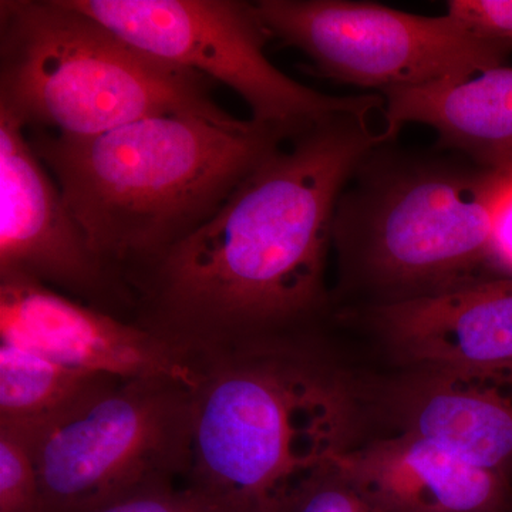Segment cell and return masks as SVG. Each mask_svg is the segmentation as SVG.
<instances>
[{"label": "cell", "mask_w": 512, "mask_h": 512, "mask_svg": "<svg viewBox=\"0 0 512 512\" xmlns=\"http://www.w3.org/2000/svg\"><path fill=\"white\" fill-rule=\"evenodd\" d=\"M382 96L384 128L393 138L406 124H424L436 131L439 150L512 175V67Z\"/></svg>", "instance_id": "cell-14"}, {"label": "cell", "mask_w": 512, "mask_h": 512, "mask_svg": "<svg viewBox=\"0 0 512 512\" xmlns=\"http://www.w3.org/2000/svg\"><path fill=\"white\" fill-rule=\"evenodd\" d=\"M396 433H413L468 463L510 476L512 366H414L380 390Z\"/></svg>", "instance_id": "cell-11"}, {"label": "cell", "mask_w": 512, "mask_h": 512, "mask_svg": "<svg viewBox=\"0 0 512 512\" xmlns=\"http://www.w3.org/2000/svg\"><path fill=\"white\" fill-rule=\"evenodd\" d=\"M0 512H45L32 447L8 426H0Z\"/></svg>", "instance_id": "cell-16"}, {"label": "cell", "mask_w": 512, "mask_h": 512, "mask_svg": "<svg viewBox=\"0 0 512 512\" xmlns=\"http://www.w3.org/2000/svg\"><path fill=\"white\" fill-rule=\"evenodd\" d=\"M0 340L121 380H170L194 390L202 377V357L173 340L25 276H0Z\"/></svg>", "instance_id": "cell-9"}, {"label": "cell", "mask_w": 512, "mask_h": 512, "mask_svg": "<svg viewBox=\"0 0 512 512\" xmlns=\"http://www.w3.org/2000/svg\"><path fill=\"white\" fill-rule=\"evenodd\" d=\"M292 512H390L363 493L338 468L323 477Z\"/></svg>", "instance_id": "cell-18"}, {"label": "cell", "mask_w": 512, "mask_h": 512, "mask_svg": "<svg viewBox=\"0 0 512 512\" xmlns=\"http://www.w3.org/2000/svg\"><path fill=\"white\" fill-rule=\"evenodd\" d=\"M211 80L137 49L66 0L0 2V113L29 130L90 137L185 114L238 127Z\"/></svg>", "instance_id": "cell-5"}, {"label": "cell", "mask_w": 512, "mask_h": 512, "mask_svg": "<svg viewBox=\"0 0 512 512\" xmlns=\"http://www.w3.org/2000/svg\"><path fill=\"white\" fill-rule=\"evenodd\" d=\"M369 117L335 114L256 165L207 224L133 279L140 325L208 356L325 312L340 194L373 148L394 141Z\"/></svg>", "instance_id": "cell-1"}, {"label": "cell", "mask_w": 512, "mask_h": 512, "mask_svg": "<svg viewBox=\"0 0 512 512\" xmlns=\"http://www.w3.org/2000/svg\"><path fill=\"white\" fill-rule=\"evenodd\" d=\"M147 55L217 80L241 97L252 120L302 133L339 113H383L382 94L328 96L303 86L265 56L271 39L254 2L66 0Z\"/></svg>", "instance_id": "cell-7"}, {"label": "cell", "mask_w": 512, "mask_h": 512, "mask_svg": "<svg viewBox=\"0 0 512 512\" xmlns=\"http://www.w3.org/2000/svg\"><path fill=\"white\" fill-rule=\"evenodd\" d=\"M191 427V390L154 379L113 380L59 419L12 429L32 447L45 512H97L188 473Z\"/></svg>", "instance_id": "cell-6"}, {"label": "cell", "mask_w": 512, "mask_h": 512, "mask_svg": "<svg viewBox=\"0 0 512 512\" xmlns=\"http://www.w3.org/2000/svg\"><path fill=\"white\" fill-rule=\"evenodd\" d=\"M335 467L390 512H512L510 476L417 434L350 448Z\"/></svg>", "instance_id": "cell-13"}, {"label": "cell", "mask_w": 512, "mask_h": 512, "mask_svg": "<svg viewBox=\"0 0 512 512\" xmlns=\"http://www.w3.org/2000/svg\"><path fill=\"white\" fill-rule=\"evenodd\" d=\"M392 144L363 158L336 204L340 289L369 308L500 278L491 237L512 175L436 147L406 153Z\"/></svg>", "instance_id": "cell-4"}, {"label": "cell", "mask_w": 512, "mask_h": 512, "mask_svg": "<svg viewBox=\"0 0 512 512\" xmlns=\"http://www.w3.org/2000/svg\"><path fill=\"white\" fill-rule=\"evenodd\" d=\"M447 15L481 39L512 47V0H450Z\"/></svg>", "instance_id": "cell-17"}, {"label": "cell", "mask_w": 512, "mask_h": 512, "mask_svg": "<svg viewBox=\"0 0 512 512\" xmlns=\"http://www.w3.org/2000/svg\"><path fill=\"white\" fill-rule=\"evenodd\" d=\"M104 266L130 284L221 210L252 170L296 134L185 114L90 137L26 131Z\"/></svg>", "instance_id": "cell-2"}, {"label": "cell", "mask_w": 512, "mask_h": 512, "mask_svg": "<svg viewBox=\"0 0 512 512\" xmlns=\"http://www.w3.org/2000/svg\"><path fill=\"white\" fill-rule=\"evenodd\" d=\"M362 313L404 367L512 366V276Z\"/></svg>", "instance_id": "cell-12"}, {"label": "cell", "mask_w": 512, "mask_h": 512, "mask_svg": "<svg viewBox=\"0 0 512 512\" xmlns=\"http://www.w3.org/2000/svg\"><path fill=\"white\" fill-rule=\"evenodd\" d=\"M491 256L498 276H512V177L495 208Z\"/></svg>", "instance_id": "cell-20"}, {"label": "cell", "mask_w": 512, "mask_h": 512, "mask_svg": "<svg viewBox=\"0 0 512 512\" xmlns=\"http://www.w3.org/2000/svg\"><path fill=\"white\" fill-rule=\"evenodd\" d=\"M2 275L53 286L93 306L97 302V309L103 302L131 301L130 289L94 252L59 185L30 146L25 128L6 113H0Z\"/></svg>", "instance_id": "cell-10"}, {"label": "cell", "mask_w": 512, "mask_h": 512, "mask_svg": "<svg viewBox=\"0 0 512 512\" xmlns=\"http://www.w3.org/2000/svg\"><path fill=\"white\" fill-rule=\"evenodd\" d=\"M97 512H225L204 495L188 488L174 491L167 483L141 488Z\"/></svg>", "instance_id": "cell-19"}, {"label": "cell", "mask_w": 512, "mask_h": 512, "mask_svg": "<svg viewBox=\"0 0 512 512\" xmlns=\"http://www.w3.org/2000/svg\"><path fill=\"white\" fill-rule=\"evenodd\" d=\"M113 380L121 379L74 369L0 340V426H42Z\"/></svg>", "instance_id": "cell-15"}, {"label": "cell", "mask_w": 512, "mask_h": 512, "mask_svg": "<svg viewBox=\"0 0 512 512\" xmlns=\"http://www.w3.org/2000/svg\"><path fill=\"white\" fill-rule=\"evenodd\" d=\"M254 3L271 39L305 53L320 76L379 94L467 82L504 66L512 53L447 13L421 16L352 0Z\"/></svg>", "instance_id": "cell-8"}, {"label": "cell", "mask_w": 512, "mask_h": 512, "mask_svg": "<svg viewBox=\"0 0 512 512\" xmlns=\"http://www.w3.org/2000/svg\"><path fill=\"white\" fill-rule=\"evenodd\" d=\"M291 335L204 356L192 490L225 512H292L355 447L365 394Z\"/></svg>", "instance_id": "cell-3"}]
</instances>
